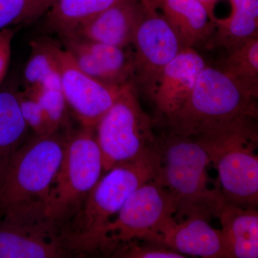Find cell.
Instances as JSON below:
<instances>
[{
    "label": "cell",
    "mask_w": 258,
    "mask_h": 258,
    "mask_svg": "<svg viewBox=\"0 0 258 258\" xmlns=\"http://www.w3.org/2000/svg\"><path fill=\"white\" fill-rule=\"evenodd\" d=\"M71 252L46 217L0 218V258L62 257Z\"/></svg>",
    "instance_id": "8fae6325"
},
{
    "label": "cell",
    "mask_w": 258,
    "mask_h": 258,
    "mask_svg": "<svg viewBox=\"0 0 258 258\" xmlns=\"http://www.w3.org/2000/svg\"><path fill=\"white\" fill-rule=\"evenodd\" d=\"M144 15L139 0H121L69 36L125 48L133 43Z\"/></svg>",
    "instance_id": "5bb4252c"
},
{
    "label": "cell",
    "mask_w": 258,
    "mask_h": 258,
    "mask_svg": "<svg viewBox=\"0 0 258 258\" xmlns=\"http://www.w3.org/2000/svg\"><path fill=\"white\" fill-rule=\"evenodd\" d=\"M132 45L134 76L151 96L163 70L184 47L158 10H144Z\"/></svg>",
    "instance_id": "9c48e42d"
},
{
    "label": "cell",
    "mask_w": 258,
    "mask_h": 258,
    "mask_svg": "<svg viewBox=\"0 0 258 258\" xmlns=\"http://www.w3.org/2000/svg\"><path fill=\"white\" fill-rule=\"evenodd\" d=\"M159 167L155 179L174 200V218L191 217L210 220L217 217L225 201L220 187L211 189L208 170L211 164L196 139L168 131L157 136Z\"/></svg>",
    "instance_id": "6da1fadb"
},
{
    "label": "cell",
    "mask_w": 258,
    "mask_h": 258,
    "mask_svg": "<svg viewBox=\"0 0 258 258\" xmlns=\"http://www.w3.org/2000/svg\"><path fill=\"white\" fill-rule=\"evenodd\" d=\"M121 0H55L45 14L46 25L62 37L72 35L80 27Z\"/></svg>",
    "instance_id": "ac0fdd59"
},
{
    "label": "cell",
    "mask_w": 258,
    "mask_h": 258,
    "mask_svg": "<svg viewBox=\"0 0 258 258\" xmlns=\"http://www.w3.org/2000/svg\"><path fill=\"white\" fill-rule=\"evenodd\" d=\"M104 172L153 149L157 135L132 83L95 126Z\"/></svg>",
    "instance_id": "52a82bcc"
},
{
    "label": "cell",
    "mask_w": 258,
    "mask_h": 258,
    "mask_svg": "<svg viewBox=\"0 0 258 258\" xmlns=\"http://www.w3.org/2000/svg\"><path fill=\"white\" fill-rule=\"evenodd\" d=\"M144 10H157L155 8L156 0H139Z\"/></svg>",
    "instance_id": "83f0119b"
},
{
    "label": "cell",
    "mask_w": 258,
    "mask_h": 258,
    "mask_svg": "<svg viewBox=\"0 0 258 258\" xmlns=\"http://www.w3.org/2000/svg\"><path fill=\"white\" fill-rule=\"evenodd\" d=\"M56 52L62 91L69 109L82 126L95 128L129 83L116 86L99 82L83 73L66 48L57 45Z\"/></svg>",
    "instance_id": "30bf717a"
},
{
    "label": "cell",
    "mask_w": 258,
    "mask_h": 258,
    "mask_svg": "<svg viewBox=\"0 0 258 258\" xmlns=\"http://www.w3.org/2000/svg\"><path fill=\"white\" fill-rule=\"evenodd\" d=\"M94 128L68 134L67 142L45 204V216L63 235L103 172Z\"/></svg>",
    "instance_id": "8992f818"
},
{
    "label": "cell",
    "mask_w": 258,
    "mask_h": 258,
    "mask_svg": "<svg viewBox=\"0 0 258 258\" xmlns=\"http://www.w3.org/2000/svg\"><path fill=\"white\" fill-rule=\"evenodd\" d=\"M198 1L205 7L212 21L215 22V19L217 18L215 13V8L220 0H198Z\"/></svg>",
    "instance_id": "4316f807"
},
{
    "label": "cell",
    "mask_w": 258,
    "mask_h": 258,
    "mask_svg": "<svg viewBox=\"0 0 258 258\" xmlns=\"http://www.w3.org/2000/svg\"><path fill=\"white\" fill-rule=\"evenodd\" d=\"M207 64L195 47H184L163 70L151 97L157 111L170 119L184 105Z\"/></svg>",
    "instance_id": "4fadbf2b"
},
{
    "label": "cell",
    "mask_w": 258,
    "mask_h": 258,
    "mask_svg": "<svg viewBox=\"0 0 258 258\" xmlns=\"http://www.w3.org/2000/svg\"><path fill=\"white\" fill-rule=\"evenodd\" d=\"M157 143V142H156ZM157 147L115 166L102 176L64 234L73 252L93 251L98 236L134 191L157 175Z\"/></svg>",
    "instance_id": "3957f363"
},
{
    "label": "cell",
    "mask_w": 258,
    "mask_h": 258,
    "mask_svg": "<svg viewBox=\"0 0 258 258\" xmlns=\"http://www.w3.org/2000/svg\"><path fill=\"white\" fill-rule=\"evenodd\" d=\"M176 214L169 191L155 179L139 187L101 231L93 251L111 255L122 244L136 240L154 241L161 224Z\"/></svg>",
    "instance_id": "ba28073f"
},
{
    "label": "cell",
    "mask_w": 258,
    "mask_h": 258,
    "mask_svg": "<svg viewBox=\"0 0 258 258\" xmlns=\"http://www.w3.org/2000/svg\"><path fill=\"white\" fill-rule=\"evenodd\" d=\"M220 69L258 97V37L228 50Z\"/></svg>",
    "instance_id": "ffe728a7"
},
{
    "label": "cell",
    "mask_w": 258,
    "mask_h": 258,
    "mask_svg": "<svg viewBox=\"0 0 258 258\" xmlns=\"http://www.w3.org/2000/svg\"><path fill=\"white\" fill-rule=\"evenodd\" d=\"M111 257L127 258H184L186 256L155 241L136 240L122 244Z\"/></svg>",
    "instance_id": "cb8c5ba5"
},
{
    "label": "cell",
    "mask_w": 258,
    "mask_h": 258,
    "mask_svg": "<svg viewBox=\"0 0 258 258\" xmlns=\"http://www.w3.org/2000/svg\"><path fill=\"white\" fill-rule=\"evenodd\" d=\"M256 120L244 117L193 137L215 164L225 201L243 208L258 207Z\"/></svg>",
    "instance_id": "277c9868"
},
{
    "label": "cell",
    "mask_w": 258,
    "mask_h": 258,
    "mask_svg": "<svg viewBox=\"0 0 258 258\" xmlns=\"http://www.w3.org/2000/svg\"><path fill=\"white\" fill-rule=\"evenodd\" d=\"M55 0H0V30L45 15Z\"/></svg>",
    "instance_id": "7402d4cb"
},
{
    "label": "cell",
    "mask_w": 258,
    "mask_h": 258,
    "mask_svg": "<svg viewBox=\"0 0 258 258\" xmlns=\"http://www.w3.org/2000/svg\"><path fill=\"white\" fill-rule=\"evenodd\" d=\"M257 99L223 70L207 66L184 105L166 122L172 132L196 137L239 118H257Z\"/></svg>",
    "instance_id": "5b68a950"
},
{
    "label": "cell",
    "mask_w": 258,
    "mask_h": 258,
    "mask_svg": "<svg viewBox=\"0 0 258 258\" xmlns=\"http://www.w3.org/2000/svg\"><path fill=\"white\" fill-rule=\"evenodd\" d=\"M14 36L13 28H7L0 30V83L4 79L9 69Z\"/></svg>",
    "instance_id": "484cf974"
},
{
    "label": "cell",
    "mask_w": 258,
    "mask_h": 258,
    "mask_svg": "<svg viewBox=\"0 0 258 258\" xmlns=\"http://www.w3.org/2000/svg\"><path fill=\"white\" fill-rule=\"evenodd\" d=\"M28 129L18 94L0 92V176L15 153L25 143Z\"/></svg>",
    "instance_id": "d6986e66"
},
{
    "label": "cell",
    "mask_w": 258,
    "mask_h": 258,
    "mask_svg": "<svg viewBox=\"0 0 258 258\" xmlns=\"http://www.w3.org/2000/svg\"><path fill=\"white\" fill-rule=\"evenodd\" d=\"M20 110L28 128L35 135H47L51 133L41 106L32 95L26 91L18 94Z\"/></svg>",
    "instance_id": "d4e9b609"
},
{
    "label": "cell",
    "mask_w": 258,
    "mask_h": 258,
    "mask_svg": "<svg viewBox=\"0 0 258 258\" xmlns=\"http://www.w3.org/2000/svg\"><path fill=\"white\" fill-rule=\"evenodd\" d=\"M155 8L183 47H195L214 35L215 25L198 0H156Z\"/></svg>",
    "instance_id": "9a60e30c"
},
{
    "label": "cell",
    "mask_w": 258,
    "mask_h": 258,
    "mask_svg": "<svg viewBox=\"0 0 258 258\" xmlns=\"http://www.w3.org/2000/svg\"><path fill=\"white\" fill-rule=\"evenodd\" d=\"M67 139L59 132L35 135L19 148L0 176V218L45 213Z\"/></svg>",
    "instance_id": "7a4b0ae2"
},
{
    "label": "cell",
    "mask_w": 258,
    "mask_h": 258,
    "mask_svg": "<svg viewBox=\"0 0 258 258\" xmlns=\"http://www.w3.org/2000/svg\"><path fill=\"white\" fill-rule=\"evenodd\" d=\"M154 241L185 256L227 257L221 230L212 227L203 217L181 220L169 217L159 227Z\"/></svg>",
    "instance_id": "7c38bea8"
},
{
    "label": "cell",
    "mask_w": 258,
    "mask_h": 258,
    "mask_svg": "<svg viewBox=\"0 0 258 258\" xmlns=\"http://www.w3.org/2000/svg\"><path fill=\"white\" fill-rule=\"evenodd\" d=\"M41 106L51 133L58 132L67 123L68 106L62 89H27Z\"/></svg>",
    "instance_id": "603a6c76"
},
{
    "label": "cell",
    "mask_w": 258,
    "mask_h": 258,
    "mask_svg": "<svg viewBox=\"0 0 258 258\" xmlns=\"http://www.w3.org/2000/svg\"><path fill=\"white\" fill-rule=\"evenodd\" d=\"M227 18L215 19V40L227 51L258 37V0H228Z\"/></svg>",
    "instance_id": "e0dca14e"
},
{
    "label": "cell",
    "mask_w": 258,
    "mask_h": 258,
    "mask_svg": "<svg viewBox=\"0 0 258 258\" xmlns=\"http://www.w3.org/2000/svg\"><path fill=\"white\" fill-rule=\"evenodd\" d=\"M217 217L221 224L227 258L258 257L257 209L224 202Z\"/></svg>",
    "instance_id": "2e32d148"
},
{
    "label": "cell",
    "mask_w": 258,
    "mask_h": 258,
    "mask_svg": "<svg viewBox=\"0 0 258 258\" xmlns=\"http://www.w3.org/2000/svg\"><path fill=\"white\" fill-rule=\"evenodd\" d=\"M57 46L47 40L32 41L30 57L24 71L28 88L36 87L47 75L58 69Z\"/></svg>",
    "instance_id": "44dd1931"
}]
</instances>
